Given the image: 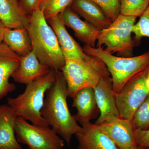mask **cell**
<instances>
[{
	"mask_svg": "<svg viewBox=\"0 0 149 149\" xmlns=\"http://www.w3.org/2000/svg\"><path fill=\"white\" fill-rule=\"evenodd\" d=\"M17 117L8 105H0V149H22L15 135Z\"/></svg>",
	"mask_w": 149,
	"mask_h": 149,
	"instance_id": "e0dca14e",
	"label": "cell"
},
{
	"mask_svg": "<svg viewBox=\"0 0 149 149\" xmlns=\"http://www.w3.org/2000/svg\"><path fill=\"white\" fill-rule=\"evenodd\" d=\"M20 59L21 56L4 43H0V101L16 89L9 79L19 65Z\"/></svg>",
	"mask_w": 149,
	"mask_h": 149,
	"instance_id": "4fadbf2b",
	"label": "cell"
},
{
	"mask_svg": "<svg viewBox=\"0 0 149 149\" xmlns=\"http://www.w3.org/2000/svg\"><path fill=\"white\" fill-rule=\"evenodd\" d=\"M15 133L19 143L28 149L63 148L64 146V141L49 126L31 124L19 116L15 121Z\"/></svg>",
	"mask_w": 149,
	"mask_h": 149,
	"instance_id": "52a82bcc",
	"label": "cell"
},
{
	"mask_svg": "<svg viewBox=\"0 0 149 149\" xmlns=\"http://www.w3.org/2000/svg\"><path fill=\"white\" fill-rule=\"evenodd\" d=\"M132 33L135 35L136 44L142 37H149V6L140 16L139 21L133 25Z\"/></svg>",
	"mask_w": 149,
	"mask_h": 149,
	"instance_id": "cb8c5ba5",
	"label": "cell"
},
{
	"mask_svg": "<svg viewBox=\"0 0 149 149\" xmlns=\"http://www.w3.org/2000/svg\"><path fill=\"white\" fill-rule=\"evenodd\" d=\"M146 72L147 83H148V86L149 88V65L146 69Z\"/></svg>",
	"mask_w": 149,
	"mask_h": 149,
	"instance_id": "f1b7e54d",
	"label": "cell"
},
{
	"mask_svg": "<svg viewBox=\"0 0 149 149\" xmlns=\"http://www.w3.org/2000/svg\"><path fill=\"white\" fill-rule=\"evenodd\" d=\"M146 149H149V148H147Z\"/></svg>",
	"mask_w": 149,
	"mask_h": 149,
	"instance_id": "1f68e13d",
	"label": "cell"
},
{
	"mask_svg": "<svg viewBox=\"0 0 149 149\" xmlns=\"http://www.w3.org/2000/svg\"><path fill=\"white\" fill-rule=\"evenodd\" d=\"M7 28L2 22L0 21V43L3 42L4 34Z\"/></svg>",
	"mask_w": 149,
	"mask_h": 149,
	"instance_id": "83f0119b",
	"label": "cell"
},
{
	"mask_svg": "<svg viewBox=\"0 0 149 149\" xmlns=\"http://www.w3.org/2000/svg\"><path fill=\"white\" fill-rule=\"evenodd\" d=\"M72 106L77 109L74 116L77 122H91L100 112L96 102L95 91L93 88H83L78 91L73 98Z\"/></svg>",
	"mask_w": 149,
	"mask_h": 149,
	"instance_id": "ac0fdd59",
	"label": "cell"
},
{
	"mask_svg": "<svg viewBox=\"0 0 149 149\" xmlns=\"http://www.w3.org/2000/svg\"><path fill=\"white\" fill-rule=\"evenodd\" d=\"M73 0H41L38 8L44 13L46 19L61 13L68 6Z\"/></svg>",
	"mask_w": 149,
	"mask_h": 149,
	"instance_id": "44dd1931",
	"label": "cell"
},
{
	"mask_svg": "<svg viewBox=\"0 0 149 149\" xmlns=\"http://www.w3.org/2000/svg\"><path fill=\"white\" fill-rule=\"evenodd\" d=\"M94 89L100 113L95 123L99 125L113 118L120 117L111 77H102Z\"/></svg>",
	"mask_w": 149,
	"mask_h": 149,
	"instance_id": "8fae6325",
	"label": "cell"
},
{
	"mask_svg": "<svg viewBox=\"0 0 149 149\" xmlns=\"http://www.w3.org/2000/svg\"><path fill=\"white\" fill-rule=\"evenodd\" d=\"M41 0H19V3L25 13L30 15L35 10L38 9Z\"/></svg>",
	"mask_w": 149,
	"mask_h": 149,
	"instance_id": "4316f807",
	"label": "cell"
},
{
	"mask_svg": "<svg viewBox=\"0 0 149 149\" xmlns=\"http://www.w3.org/2000/svg\"><path fill=\"white\" fill-rule=\"evenodd\" d=\"M149 94L146 69L139 72L115 94L120 117L132 121L135 113Z\"/></svg>",
	"mask_w": 149,
	"mask_h": 149,
	"instance_id": "ba28073f",
	"label": "cell"
},
{
	"mask_svg": "<svg viewBox=\"0 0 149 149\" xmlns=\"http://www.w3.org/2000/svg\"><path fill=\"white\" fill-rule=\"evenodd\" d=\"M0 21L9 29L27 28L29 15L19 0H0Z\"/></svg>",
	"mask_w": 149,
	"mask_h": 149,
	"instance_id": "d6986e66",
	"label": "cell"
},
{
	"mask_svg": "<svg viewBox=\"0 0 149 149\" xmlns=\"http://www.w3.org/2000/svg\"><path fill=\"white\" fill-rule=\"evenodd\" d=\"M80 124L82 129L75 135L78 149H120L95 123Z\"/></svg>",
	"mask_w": 149,
	"mask_h": 149,
	"instance_id": "7c38bea8",
	"label": "cell"
},
{
	"mask_svg": "<svg viewBox=\"0 0 149 149\" xmlns=\"http://www.w3.org/2000/svg\"><path fill=\"white\" fill-rule=\"evenodd\" d=\"M27 29L32 51L40 62L51 70L61 71L65 59L55 33L39 8L29 15Z\"/></svg>",
	"mask_w": 149,
	"mask_h": 149,
	"instance_id": "7a4b0ae2",
	"label": "cell"
},
{
	"mask_svg": "<svg viewBox=\"0 0 149 149\" xmlns=\"http://www.w3.org/2000/svg\"><path fill=\"white\" fill-rule=\"evenodd\" d=\"M3 42L20 56H24L32 51L31 39L27 28H7Z\"/></svg>",
	"mask_w": 149,
	"mask_h": 149,
	"instance_id": "ffe728a7",
	"label": "cell"
},
{
	"mask_svg": "<svg viewBox=\"0 0 149 149\" xmlns=\"http://www.w3.org/2000/svg\"><path fill=\"white\" fill-rule=\"evenodd\" d=\"M51 70L50 68L40 62L32 51L21 57L19 65L11 77L16 83L27 85L45 76Z\"/></svg>",
	"mask_w": 149,
	"mask_h": 149,
	"instance_id": "9a60e30c",
	"label": "cell"
},
{
	"mask_svg": "<svg viewBox=\"0 0 149 149\" xmlns=\"http://www.w3.org/2000/svg\"><path fill=\"white\" fill-rule=\"evenodd\" d=\"M136 18L120 14L109 26L100 31L97 48L104 45L106 47L104 50L109 53H117L119 56H132L136 44L131 34Z\"/></svg>",
	"mask_w": 149,
	"mask_h": 149,
	"instance_id": "5b68a950",
	"label": "cell"
},
{
	"mask_svg": "<svg viewBox=\"0 0 149 149\" xmlns=\"http://www.w3.org/2000/svg\"><path fill=\"white\" fill-rule=\"evenodd\" d=\"M135 136L137 145L146 149L149 148V129L142 130L136 129Z\"/></svg>",
	"mask_w": 149,
	"mask_h": 149,
	"instance_id": "484cf974",
	"label": "cell"
},
{
	"mask_svg": "<svg viewBox=\"0 0 149 149\" xmlns=\"http://www.w3.org/2000/svg\"><path fill=\"white\" fill-rule=\"evenodd\" d=\"M132 122L136 129L149 130V94L135 113Z\"/></svg>",
	"mask_w": 149,
	"mask_h": 149,
	"instance_id": "603a6c76",
	"label": "cell"
},
{
	"mask_svg": "<svg viewBox=\"0 0 149 149\" xmlns=\"http://www.w3.org/2000/svg\"><path fill=\"white\" fill-rule=\"evenodd\" d=\"M120 14L126 16L140 17L149 6V0H120Z\"/></svg>",
	"mask_w": 149,
	"mask_h": 149,
	"instance_id": "7402d4cb",
	"label": "cell"
},
{
	"mask_svg": "<svg viewBox=\"0 0 149 149\" xmlns=\"http://www.w3.org/2000/svg\"><path fill=\"white\" fill-rule=\"evenodd\" d=\"M61 71L66 82L68 97L72 98L81 89L94 88L102 77L110 75L107 69L77 60H65Z\"/></svg>",
	"mask_w": 149,
	"mask_h": 149,
	"instance_id": "8992f818",
	"label": "cell"
},
{
	"mask_svg": "<svg viewBox=\"0 0 149 149\" xmlns=\"http://www.w3.org/2000/svg\"><path fill=\"white\" fill-rule=\"evenodd\" d=\"M55 78L56 71L51 70L45 76L26 85L24 92L16 97H8L7 104L17 116L29 120L34 125L49 126L42 116L41 112L45 94Z\"/></svg>",
	"mask_w": 149,
	"mask_h": 149,
	"instance_id": "3957f363",
	"label": "cell"
},
{
	"mask_svg": "<svg viewBox=\"0 0 149 149\" xmlns=\"http://www.w3.org/2000/svg\"><path fill=\"white\" fill-rule=\"evenodd\" d=\"M70 6L100 31L107 28L112 22L102 9L92 0H73Z\"/></svg>",
	"mask_w": 149,
	"mask_h": 149,
	"instance_id": "2e32d148",
	"label": "cell"
},
{
	"mask_svg": "<svg viewBox=\"0 0 149 149\" xmlns=\"http://www.w3.org/2000/svg\"><path fill=\"white\" fill-rule=\"evenodd\" d=\"M65 25L74 31L76 37L85 45L95 47L100 31L88 22L83 21L70 6L60 14Z\"/></svg>",
	"mask_w": 149,
	"mask_h": 149,
	"instance_id": "5bb4252c",
	"label": "cell"
},
{
	"mask_svg": "<svg viewBox=\"0 0 149 149\" xmlns=\"http://www.w3.org/2000/svg\"><path fill=\"white\" fill-rule=\"evenodd\" d=\"M84 52L88 55L101 61L111 76L115 94L121 91L125 84L149 65V51L136 56L122 57L113 55L104 48H93L85 45Z\"/></svg>",
	"mask_w": 149,
	"mask_h": 149,
	"instance_id": "277c9868",
	"label": "cell"
},
{
	"mask_svg": "<svg viewBox=\"0 0 149 149\" xmlns=\"http://www.w3.org/2000/svg\"><path fill=\"white\" fill-rule=\"evenodd\" d=\"M102 9L105 14L113 21L120 14V0H92Z\"/></svg>",
	"mask_w": 149,
	"mask_h": 149,
	"instance_id": "d4e9b609",
	"label": "cell"
},
{
	"mask_svg": "<svg viewBox=\"0 0 149 149\" xmlns=\"http://www.w3.org/2000/svg\"><path fill=\"white\" fill-rule=\"evenodd\" d=\"M133 149H146L145 148H143V147L140 146H139V145H137Z\"/></svg>",
	"mask_w": 149,
	"mask_h": 149,
	"instance_id": "f546056e",
	"label": "cell"
},
{
	"mask_svg": "<svg viewBox=\"0 0 149 149\" xmlns=\"http://www.w3.org/2000/svg\"><path fill=\"white\" fill-rule=\"evenodd\" d=\"M68 91L61 71H56L55 81L46 93L41 115L52 128L69 145L72 136L82 129L67 104Z\"/></svg>",
	"mask_w": 149,
	"mask_h": 149,
	"instance_id": "6da1fadb",
	"label": "cell"
},
{
	"mask_svg": "<svg viewBox=\"0 0 149 149\" xmlns=\"http://www.w3.org/2000/svg\"><path fill=\"white\" fill-rule=\"evenodd\" d=\"M97 125L120 149H133L138 145L132 121L116 118Z\"/></svg>",
	"mask_w": 149,
	"mask_h": 149,
	"instance_id": "30bf717a",
	"label": "cell"
},
{
	"mask_svg": "<svg viewBox=\"0 0 149 149\" xmlns=\"http://www.w3.org/2000/svg\"><path fill=\"white\" fill-rule=\"evenodd\" d=\"M46 19L55 33L65 60H77L91 63L102 69H107L101 61L85 53L83 48L68 32L60 15Z\"/></svg>",
	"mask_w": 149,
	"mask_h": 149,
	"instance_id": "9c48e42d",
	"label": "cell"
},
{
	"mask_svg": "<svg viewBox=\"0 0 149 149\" xmlns=\"http://www.w3.org/2000/svg\"><path fill=\"white\" fill-rule=\"evenodd\" d=\"M62 149V148H56V149Z\"/></svg>",
	"mask_w": 149,
	"mask_h": 149,
	"instance_id": "4dcf8cb0",
	"label": "cell"
}]
</instances>
